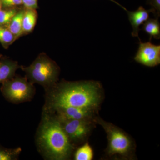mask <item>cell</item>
<instances>
[{
  "label": "cell",
  "instance_id": "cell-19",
  "mask_svg": "<svg viewBox=\"0 0 160 160\" xmlns=\"http://www.w3.org/2000/svg\"><path fill=\"white\" fill-rule=\"evenodd\" d=\"M22 4V0H2V8H14Z\"/></svg>",
  "mask_w": 160,
  "mask_h": 160
},
{
  "label": "cell",
  "instance_id": "cell-21",
  "mask_svg": "<svg viewBox=\"0 0 160 160\" xmlns=\"http://www.w3.org/2000/svg\"><path fill=\"white\" fill-rule=\"evenodd\" d=\"M110 1H111V2H114L115 3H116V4H117L118 5V6H121L122 8L123 9H124V10H126V11H127V9H126V8H125V7H123V6H122V5H120V4H119L116 1H115L114 0H110Z\"/></svg>",
  "mask_w": 160,
  "mask_h": 160
},
{
  "label": "cell",
  "instance_id": "cell-9",
  "mask_svg": "<svg viewBox=\"0 0 160 160\" xmlns=\"http://www.w3.org/2000/svg\"><path fill=\"white\" fill-rule=\"evenodd\" d=\"M127 13L129 20L132 27V35L133 37H138L140 26L149 19V13L152 12V9L146 10L142 6H140L137 10L135 11H128Z\"/></svg>",
  "mask_w": 160,
  "mask_h": 160
},
{
  "label": "cell",
  "instance_id": "cell-5",
  "mask_svg": "<svg viewBox=\"0 0 160 160\" xmlns=\"http://www.w3.org/2000/svg\"><path fill=\"white\" fill-rule=\"evenodd\" d=\"M2 84L0 89L3 96L7 101L13 104L29 102L36 93L34 85L26 77L15 75Z\"/></svg>",
  "mask_w": 160,
  "mask_h": 160
},
{
  "label": "cell",
  "instance_id": "cell-7",
  "mask_svg": "<svg viewBox=\"0 0 160 160\" xmlns=\"http://www.w3.org/2000/svg\"><path fill=\"white\" fill-rule=\"evenodd\" d=\"M139 40V46L134 59L138 63L148 67H155L160 64V45H155L149 41L143 43Z\"/></svg>",
  "mask_w": 160,
  "mask_h": 160
},
{
  "label": "cell",
  "instance_id": "cell-18",
  "mask_svg": "<svg viewBox=\"0 0 160 160\" xmlns=\"http://www.w3.org/2000/svg\"><path fill=\"white\" fill-rule=\"evenodd\" d=\"M148 3L152 7V13L158 18L160 16V0H148Z\"/></svg>",
  "mask_w": 160,
  "mask_h": 160
},
{
  "label": "cell",
  "instance_id": "cell-12",
  "mask_svg": "<svg viewBox=\"0 0 160 160\" xmlns=\"http://www.w3.org/2000/svg\"><path fill=\"white\" fill-rule=\"evenodd\" d=\"M25 9L18 10L7 27L14 35L15 40L22 35V20Z\"/></svg>",
  "mask_w": 160,
  "mask_h": 160
},
{
  "label": "cell",
  "instance_id": "cell-8",
  "mask_svg": "<svg viewBox=\"0 0 160 160\" xmlns=\"http://www.w3.org/2000/svg\"><path fill=\"white\" fill-rule=\"evenodd\" d=\"M51 113L58 118L72 120H86L94 121L97 110L82 109L72 106H60L50 110H44Z\"/></svg>",
  "mask_w": 160,
  "mask_h": 160
},
{
  "label": "cell",
  "instance_id": "cell-11",
  "mask_svg": "<svg viewBox=\"0 0 160 160\" xmlns=\"http://www.w3.org/2000/svg\"><path fill=\"white\" fill-rule=\"evenodd\" d=\"M38 14L36 9H25L22 20V35L30 33L34 29Z\"/></svg>",
  "mask_w": 160,
  "mask_h": 160
},
{
  "label": "cell",
  "instance_id": "cell-13",
  "mask_svg": "<svg viewBox=\"0 0 160 160\" xmlns=\"http://www.w3.org/2000/svg\"><path fill=\"white\" fill-rule=\"evenodd\" d=\"M142 30L149 35V41H151L152 38L155 39H160V24L158 18L147 20L146 22L143 24Z\"/></svg>",
  "mask_w": 160,
  "mask_h": 160
},
{
  "label": "cell",
  "instance_id": "cell-17",
  "mask_svg": "<svg viewBox=\"0 0 160 160\" xmlns=\"http://www.w3.org/2000/svg\"><path fill=\"white\" fill-rule=\"evenodd\" d=\"M18 11L15 8H4L0 11V25L8 26Z\"/></svg>",
  "mask_w": 160,
  "mask_h": 160
},
{
  "label": "cell",
  "instance_id": "cell-22",
  "mask_svg": "<svg viewBox=\"0 0 160 160\" xmlns=\"http://www.w3.org/2000/svg\"><path fill=\"white\" fill-rule=\"evenodd\" d=\"M2 0H0V11L2 10Z\"/></svg>",
  "mask_w": 160,
  "mask_h": 160
},
{
  "label": "cell",
  "instance_id": "cell-15",
  "mask_svg": "<svg viewBox=\"0 0 160 160\" xmlns=\"http://www.w3.org/2000/svg\"><path fill=\"white\" fill-rule=\"evenodd\" d=\"M15 41L14 35L8 27L0 25V43L3 47L5 49H7Z\"/></svg>",
  "mask_w": 160,
  "mask_h": 160
},
{
  "label": "cell",
  "instance_id": "cell-3",
  "mask_svg": "<svg viewBox=\"0 0 160 160\" xmlns=\"http://www.w3.org/2000/svg\"><path fill=\"white\" fill-rule=\"evenodd\" d=\"M20 68L25 72L26 77L29 82L41 85L45 91L52 87L58 81L59 67L44 52L39 55L30 66H21Z\"/></svg>",
  "mask_w": 160,
  "mask_h": 160
},
{
  "label": "cell",
  "instance_id": "cell-6",
  "mask_svg": "<svg viewBox=\"0 0 160 160\" xmlns=\"http://www.w3.org/2000/svg\"><path fill=\"white\" fill-rule=\"evenodd\" d=\"M58 119L72 144L82 142L87 137L91 131L92 121H93L66 119L58 118Z\"/></svg>",
  "mask_w": 160,
  "mask_h": 160
},
{
  "label": "cell",
  "instance_id": "cell-2",
  "mask_svg": "<svg viewBox=\"0 0 160 160\" xmlns=\"http://www.w3.org/2000/svg\"><path fill=\"white\" fill-rule=\"evenodd\" d=\"M36 142L38 150L47 160H69L74 149L58 118L44 110L37 131Z\"/></svg>",
  "mask_w": 160,
  "mask_h": 160
},
{
  "label": "cell",
  "instance_id": "cell-16",
  "mask_svg": "<svg viewBox=\"0 0 160 160\" xmlns=\"http://www.w3.org/2000/svg\"><path fill=\"white\" fill-rule=\"evenodd\" d=\"M22 151L21 147L8 149L0 146V160H18Z\"/></svg>",
  "mask_w": 160,
  "mask_h": 160
},
{
  "label": "cell",
  "instance_id": "cell-23",
  "mask_svg": "<svg viewBox=\"0 0 160 160\" xmlns=\"http://www.w3.org/2000/svg\"><path fill=\"white\" fill-rule=\"evenodd\" d=\"M3 55L2 54H0V59L2 58Z\"/></svg>",
  "mask_w": 160,
  "mask_h": 160
},
{
  "label": "cell",
  "instance_id": "cell-1",
  "mask_svg": "<svg viewBox=\"0 0 160 160\" xmlns=\"http://www.w3.org/2000/svg\"><path fill=\"white\" fill-rule=\"evenodd\" d=\"M45 91L46 111L60 106L97 110L102 102V87L95 81L63 80Z\"/></svg>",
  "mask_w": 160,
  "mask_h": 160
},
{
  "label": "cell",
  "instance_id": "cell-4",
  "mask_svg": "<svg viewBox=\"0 0 160 160\" xmlns=\"http://www.w3.org/2000/svg\"><path fill=\"white\" fill-rule=\"evenodd\" d=\"M94 122L102 127L107 135V152L110 156L130 157L133 151V143L125 132L101 118L95 117Z\"/></svg>",
  "mask_w": 160,
  "mask_h": 160
},
{
  "label": "cell",
  "instance_id": "cell-14",
  "mask_svg": "<svg viewBox=\"0 0 160 160\" xmlns=\"http://www.w3.org/2000/svg\"><path fill=\"white\" fill-rule=\"evenodd\" d=\"M93 158V150L87 142L79 147L76 151L74 156L75 160H91Z\"/></svg>",
  "mask_w": 160,
  "mask_h": 160
},
{
  "label": "cell",
  "instance_id": "cell-10",
  "mask_svg": "<svg viewBox=\"0 0 160 160\" xmlns=\"http://www.w3.org/2000/svg\"><path fill=\"white\" fill-rule=\"evenodd\" d=\"M19 68L20 66L17 62L8 59H0V84L13 78Z\"/></svg>",
  "mask_w": 160,
  "mask_h": 160
},
{
  "label": "cell",
  "instance_id": "cell-20",
  "mask_svg": "<svg viewBox=\"0 0 160 160\" xmlns=\"http://www.w3.org/2000/svg\"><path fill=\"white\" fill-rule=\"evenodd\" d=\"M26 9H36L38 8V0H22Z\"/></svg>",
  "mask_w": 160,
  "mask_h": 160
}]
</instances>
